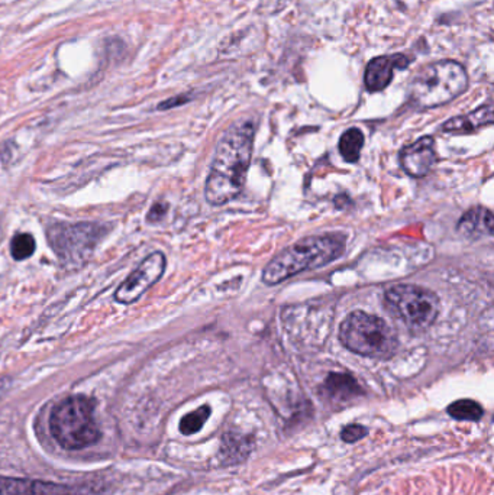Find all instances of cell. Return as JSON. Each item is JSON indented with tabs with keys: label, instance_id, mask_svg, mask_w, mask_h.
<instances>
[{
	"label": "cell",
	"instance_id": "1",
	"mask_svg": "<svg viewBox=\"0 0 494 495\" xmlns=\"http://www.w3.org/2000/svg\"><path fill=\"white\" fill-rule=\"evenodd\" d=\"M254 125L249 120L234 124L218 143L205 185V197L212 206L229 203L243 192L251 163Z\"/></svg>",
	"mask_w": 494,
	"mask_h": 495
},
{
	"label": "cell",
	"instance_id": "2",
	"mask_svg": "<svg viewBox=\"0 0 494 495\" xmlns=\"http://www.w3.org/2000/svg\"><path fill=\"white\" fill-rule=\"evenodd\" d=\"M345 251V240L338 235L304 238L276 255L262 273V283L276 286L303 271L316 270L338 260Z\"/></svg>",
	"mask_w": 494,
	"mask_h": 495
},
{
	"label": "cell",
	"instance_id": "3",
	"mask_svg": "<svg viewBox=\"0 0 494 495\" xmlns=\"http://www.w3.org/2000/svg\"><path fill=\"white\" fill-rule=\"evenodd\" d=\"M49 430L64 449L77 450L100 439V429L95 419V401L85 395L63 400L51 411Z\"/></svg>",
	"mask_w": 494,
	"mask_h": 495
},
{
	"label": "cell",
	"instance_id": "4",
	"mask_svg": "<svg viewBox=\"0 0 494 495\" xmlns=\"http://www.w3.org/2000/svg\"><path fill=\"white\" fill-rule=\"evenodd\" d=\"M469 87V76L461 64L452 60L436 61L415 76L409 89L412 103L419 109H432L449 103Z\"/></svg>",
	"mask_w": 494,
	"mask_h": 495
},
{
	"label": "cell",
	"instance_id": "5",
	"mask_svg": "<svg viewBox=\"0 0 494 495\" xmlns=\"http://www.w3.org/2000/svg\"><path fill=\"white\" fill-rule=\"evenodd\" d=\"M339 341L348 351L372 359H389L398 346L397 334L383 319L359 310L342 322Z\"/></svg>",
	"mask_w": 494,
	"mask_h": 495
},
{
	"label": "cell",
	"instance_id": "6",
	"mask_svg": "<svg viewBox=\"0 0 494 495\" xmlns=\"http://www.w3.org/2000/svg\"><path fill=\"white\" fill-rule=\"evenodd\" d=\"M385 306L400 322L415 332L429 329L439 314V299L428 288L398 284L385 291Z\"/></svg>",
	"mask_w": 494,
	"mask_h": 495
},
{
	"label": "cell",
	"instance_id": "7",
	"mask_svg": "<svg viewBox=\"0 0 494 495\" xmlns=\"http://www.w3.org/2000/svg\"><path fill=\"white\" fill-rule=\"evenodd\" d=\"M104 233V227L96 223H60L49 227L47 238L61 261L74 264L86 260Z\"/></svg>",
	"mask_w": 494,
	"mask_h": 495
},
{
	"label": "cell",
	"instance_id": "8",
	"mask_svg": "<svg viewBox=\"0 0 494 495\" xmlns=\"http://www.w3.org/2000/svg\"><path fill=\"white\" fill-rule=\"evenodd\" d=\"M166 270V257L161 252H153L146 257L115 292L116 301L131 304L151 288L163 277Z\"/></svg>",
	"mask_w": 494,
	"mask_h": 495
},
{
	"label": "cell",
	"instance_id": "9",
	"mask_svg": "<svg viewBox=\"0 0 494 495\" xmlns=\"http://www.w3.org/2000/svg\"><path fill=\"white\" fill-rule=\"evenodd\" d=\"M436 163L435 142L432 137H423L410 143L400 152V164L410 177L420 179L428 174Z\"/></svg>",
	"mask_w": 494,
	"mask_h": 495
},
{
	"label": "cell",
	"instance_id": "10",
	"mask_svg": "<svg viewBox=\"0 0 494 495\" xmlns=\"http://www.w3.org/2000/svg\"><path fill=\"white\" fill-rule=\"evenodd\" d=\"M410 62L412 58L403 54L383 56L371 60L364 74V84L367 90L371 93L384 90L393 80L394 71L405 70Z\"/></svg>",
	"mask_w": 494,
	"mask_h": 495
},
{
	"label": "cell",
	"instance_id": "11",
	"mask_svg": "<svg viewBox=\"0 0 494 495\" xmlns=\"http://www.w3.org/2000/svg\"><path fill=\"white\" fill-rule=\"evenodd\" d=\"M493 213L486 207H474L460 219L457 232L469 239H478L482 236H491L493 233Z\"/></svg>",
	"mask_w": 494,
	"mask_h": 495
},
{
	"label": "cell",
	"instance_id": "12",
	"mask_svg": "<svg viewBox=\"0 0 494 495\" xmlns=\"http://www.w3.org/2000/svg\"><path fill=\"white\" fill-rule=\"evenodd\" d=\"M252 449L254 440L251 436L236 432H226L222 437L221 457L225 465L243 463L248 459Z\"/></svg>",
	"mask_w": 494,
	"mask_h": 495
},
{
	"label": "cell",
	"instance_id": "13",
	"mask_svg": "<svg viewBox=\"0 0 494 495\" xmlns=\"http://www.w3.org/2000/svg\"><path fill=\"white\" fill-rule=\"evenodd\" d=\"M493 124V108L491 104H484L474 112L449 119L442 125L445 133H470L480 128Z\"/></svg>",
	"mask_w": 494,
	"mask_h": 495
},
{
	"label": "cell",
	"instance_id": "14",
	"mask_svg": "<svg viewBox=\"0 0 494 495\" xmlns=\"http://www.w3.org/2000/svg\"><path fill=\"white\" fill-rule=\"evenodd\" d=\"M324 388L330 398L338 401H348L364 394L363 388L359 387L355 378L348 376V373L339 372L329 373L325 380Z\"/></svg>",
	"mask_w": 494,
	"mask_h": 495
},
{
	"label": "cell",
	"instance_id": "15",
	"mask_svg": "<svg viewBox=\"0 0 494 495\" xmlns=\"http://www.w3.org/2000/svg\"><path fill=\"white\" fill-rule=\"evenodd\" d=\"M364 146V135L363 132L351 128L339 139V152L346 163H357L361 155V150Z\"/></svg>",
	"mask_w": 494,
	"mask_h": 495
},
{
	"label": "cell",
	"instance_id": "16",
	"mask_svg": "<svg viewBox=\"0 0 494 495\" xmlns=\"http://www.w3.org/2000/svg\"><path fill=\"white\" fill-rule=\"evenodd\" d=\"M447 413L452 419L460 420V422H478L482 420L484 410L474 400H458L453 401V403L447 408Z\"/></svg>",
	"mask_w": 494,
	"mask_h": 495
},
{
	"label": "cell",
	"instance_id": "17",
	"mask_svg": "<svg viewBox=\"0 0 494 495\" xmlns=\"http://www.w3.org/2000/svg\"><path fill=\"white\" fill-rule=\"evenodd\" d=\"M210 416V407L209 406H202L199 407L197 410L186 414V416L181 419L180 422V432L186 436H190L197 433L202 427L205 426V423L207 422Z\"/></svg>",
	"mask_w": 494,
	"mask_h": 495
},
{
	"label": "cell",
	"instance_id": "18",
	"mask_svg": "<svg viewBox=\"0 0 494 495\" xmlns=\"http://www.w3.org/2000/svg\"><path fill=\"white\" fill-rule=\"evenodd\" d=\"M35 252V239L30 233H18L13 236L10 242V255L13 260L23 261L34 255Z\"/></svg>",
	"mask_w": 494,
	"mask_h": 495
},
{
	"label": "cell",
	"instance_id": "19",
	"mask_svg": "<svg viewBox=\"0 0 494 495\" xmlns=\"http://www.w3.org/2000/svg\"><path fill=\"white\" fill-rule=\"evenodd\" d=\"M368 435V429L361 424H348L341 430V439L345 444H355Z\"/></svg>",
	"mask_w": 494,
	"mask_h": 495
},
{
	"label": "cell",
	"instance_id": "20",
	"mask_svg": "<svg viewBox=\"0 0 494 495\" xmlns=\"http://www.w3.org/2000/svg\"><path fill=\"white\" fill-rule=\"evenodd\" d=\"M167 209H168V206H167L166 203H155V205L150 209L148 216H146V220H148V222H158V220H161V219L166 216Z\"/></svg>",
	"mask_w": 494,
	"mask_h": 495
},
{
	"label": "cell",
	"instance_id": "21",
	"mask_svg": "<svg viewBox=\"0 0 494 495\" xmlns=\"http://www.w3.org/2000/svg\"><path fill=\"white\" fill-rule=\"evenodd\" d=\"M186 100H189V99H186L184 96H179L177 99H170V100H167V102H163L161 104H159L158 106V109H161V111H164V109H170V108H175V106H177V104H183Z\"/></svg>",
	"mask_w": 494,
	"mask_h": 495
}]
</instances>
